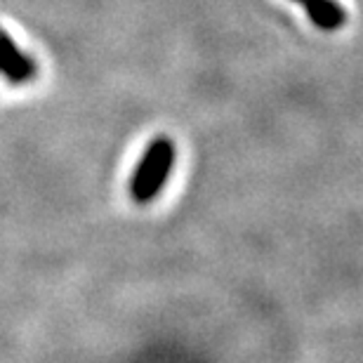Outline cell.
Returning a JSON list of instances; mask_svg holds the SVG:
<instances>
[{
  "label": "cell",
  "instance_id": "1",
  "mask_svg": "<svg viewBox=\"0 0 363 363\" xmlns=\"http://www.w3.org/2000/svg\"><path fill=\"white\" fill-rule=\"evenodd\" d=\"M172 165H175V144L170 137H156L144 151L133 182H130V194H133L135 203L154 201L168 182Z\"/></svg>",
  "mask_w": 363,
  "mask_h": 363
},
{
  "label": "cell",
  "instance_id": "2",
  "mask_svg": "<svg viewBox=\"0 0 363 363\" xmlns=\"http://www.w3.org/2000/svg\"><path fill=\"white\" fill-rule=\"evenodd\" d=\"M309 21L321 31H337L347 21L345 7L337 0H302Z\"/></svg>",
  "mask_w": 363,
  "mask_h": 363
},
{
  "label": "cell",
  "instance_id": "3",
  "mask_svg": "<svg viewBox=\"0 0 363 363\" xmlns=\"http://www.w3.org/2000/svg\"><path fill=\"white\" fill-rule=\"evenodd\" d=\"M295 3H302V0H295Z\"/></svg>",
  "mask_w": 363,
  "mask_h": 363
}]
</instances>
